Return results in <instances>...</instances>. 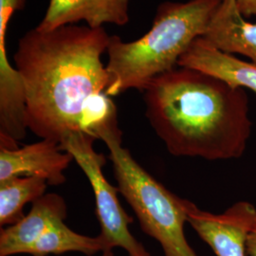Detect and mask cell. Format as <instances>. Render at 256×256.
I'll return each instance as SVG.
<instances>
[{
	"instance_id": "6da1fadb",
	"label": "cell",
	"mask_w": 256,
	"mask_h": 256,
	"mask_svg": "<svg viewBox=\"0 0 256 256\" xmlns=\"http://www.w3.org/2000/svg\"><path fill=\"white\" fill-rule=\"evenodd\" d=\"M110 41L104 28L77 25L36 28L19 40L14 64L25 88L28 130L59 144L74 135L100 140L119 130L102 62Z\"/></svg>"
},
{
	"instance_id": "7a4b0ae2",
	"label": "cell",
	"mask_w": 256,
	"mask_h": 256,
	"mask_svg": "<svg viewBox=\"0 0 256 256\" xmlns=\"http://www.w3.org/2000/svg\"><path fill=\"white\" fill-rule=\"evenodd\" d=\"M142 93L146 116L171 155L214 162L244 154L252 126L244 88L178 66L156 76Z\"/></svg>"
},
{
	"instance_id": "3957f363",
	"label": "cell",
	"mask_w": 256,
	"mask_h": 256,
	"mask_svg": "<svg viewBox=\"0 0 256 256\" xmlns=\"http://www.w3.org/2000/svg\"><path fill=\"white\" fill-rule=\"evenodd\" d=\"M222 2H164L158 7L152 27L144 36L132 42L110 36L106 94L113 97L132 88L144 92L156 76L174 70L192 42L204 36Z\"/></svg>"
},
{
	"instance_id": "277c9868",
	"label": "cell",
	"mask_w": 256,
	"mask_h": 256,
	"mask_svg": "<svg viewBox=\"0 0 256 256\" xmlns=\"http://www.w3.org/2000/svg\"><path fill=\"white\" fill-rule=\"evenodd\" d=\"M110 151L118 190L137 216L144 234L154 238L164 256H198L189 245L184 225L192 202L166 189L122 146L120 130L101 136Z\"/></svg>"
},
{
	"instance_id": "5b68a950",
	"label": "cell",
	"mask_w": 256,
	"mask_h": 256,
	"mask_svg": "<svg viewBox=\"0 0 256 256\" xmlns=\"http://www.w3.org/2000/svg\"><path fill=\"white\" fill-rule=\"evenodd\" d=\"M96 140L86 135H74L60 144V148L74 156L92 185L95 196L96 216L102 238L108 250L124 248L129 256H151L129 230L133 218L124 210L118 198V188L112 186L102 173L106 156L95 151Z\"/></svg>"
},
{
	"instance_id": "8992f818",
	"label": "cell",
	"mask_w": 256,
	"mask_h": 256,
	"mask_svg": "<svg viewBox=\"0 0 256 256\" xmlns=\"http://www.w3.org/2000/svg\"><path fill=\"white\" fill-rule=\"evenodd\" d=\"M256 221V208L248 202H236L218 214L194 203L188 214V223L216 256H248V238Z\"/></svg>"
},
{
	"instance_id": "52a82bcc",
	"label": "cell",
	"mask_w": 256,
	"mask_h": 256,
	"mask_svg": "<svg viewBox=\"0 0 256 256\" xmlns=\"http://www.w3.org/2000/svg\"><path fill=\"white\" fill-rule=\"evenodd\" d=\"M72 160V154L50 140L16 149L0 147V182L14 176H37L48 185H61L66 182L64 171Z\"/></svg>"
},
{
	"instance_id": "ba28073f",
	"label": "cell",
	"mask_w": 256,
	"mask_h": 256,
	"mask_svg": "<svg viewBox=\"0 0 256 256\" xmlns=\"http://www.w3.org/2000/svg\"><path fill=\"white\" fill-rule=\"evenodd\" d=\"M26 0H0V128L18 133L27 126L26 97L18 70L10 64L7 54V28L16 10L23 9Z\"/></svg>"
},
{
	"instance_id": "9c48e42d",
	"label": "cell",
	"mask_w": 256,
	"mask_h": 256,
	"mask_svg": "<svg viewBox=\"0 0 256 256\" xmlns=\"http://www.w3.org/2000/svg\"><path fill=\"white\" fill-rule=\"evenodd\" d=\"M130 0H50L37 28L43 32L84 21L92 28L104 24L124 26L129 22Z\"/></svg>"
},
{
	"instance_id": "30bf717a",
	"label": "cell",
	"mask_w": 256,
	"mask_h": 256,
	"mask_svg": "<svg viewBox=\"0 0 256 256\" xmlns=\"http://www.w3.org/2000/svg\"><path fill=\"white\" fill-rule=\"evenodd\" d=\"M66 204L57 194H48L32 203L27 216L0 230V256L27 254L28 250L48 230L64 222Z\"/></svg>"
},
{
	"instance_id": "8fae6325",
	"label": "cell",
	"mask_w": 256,
	"mask_h": 256,
	"mask_svg": "<svg viewBox=\"0 0 256 256\" xmlns=\"http://www.w3.org/2000/svg\"><path fill=\"white\" fill-rule=\"evenodd\" d=\"M178 66L210 74L236 88L256 92V66L223 52L204 38L196 39L183 54Z\"/></svg>"
},
{
	"instance_id": "7c38bea8",
	"label": "cell",
	"mask_w": 256,
	"mask_h": 256,
	"mask_svg": "<svg viewBox=\"0 0 256 256\" xmlns=\"http://www.w3.org/2000/svg\"><path fill=\"white\" fill-rule=\"evenodd\" d=\"M202 38L223 52L247 56L256 66V24L245 20L236 0H223Z\"/></svg>"
},
{
	"instance_id": "4fadbf2b",
	"label": "cell",
	"mask_w": 256,
	"mask_h": 256,
	"mask_svg": "<svg viewBox=\"0 0 256 256\" xmlns=\"http://www.w3.org/2000/svg\"><path fill=\"white\" fill-rule=\"evenodd\" d=\"M48 184L37 176H14L0 182V225H14L23 220L24 206L45 194Z\"/></svg>"
},
{
	"instance_id": "5bb4252c",
	"label": "cell",
	"mask_w": 256,
	"mask_h": 256,
	"mask_svg": "<svg viewBox=\"0 0 256 256\" xmlns=\"http://www.w3.org/2000/svg\"><path fill=\"white\" fill-rule=\"evenodd\" d=\"M106 250H108L101 236L96 238L84 236L68 228L64 222H61L39 238L28 250L27 254L46 256L76 252L92 256Z\"/></svg>"
},
{
	"instance_id": "9a60e30c",
	"label": "cell",
	"mask_w": 256,
	"mask_h": 256,
	"mask_svg": "<svg viewBox=\"0 0 256 256\" xmlns=\"http://www.w3.org/2000/svg\"><path fill=\"white\" fill-rule=\"evenodd\" d=\"M236 3L244 18L256 16V0H236Z\"/></svg>"
},
{
	"instance_id": "2e32d148",
	"label": "cell",
	"mask_w": 256,
	"mask_h": 256,
	"mask_svg": "<svg viewBox=\"0 0 256 256\" xmlns=\"http://www.w3.org/2000/svg\"><path fill=\"white\" fill-rule=\"evenodd\" d=\"M247 254L248 256H256V221L248 238Z\"/></svg>"
},
{
	"instance_id": "e0dca14e",
	"label": "cell",
	"mask_w": 256,
	"mask_h": 256,
	"mask_svg": "<svg viewBox=\"0 0 256 256\" xmlns=\"http://www.w3.org/2000/svg\"><path fill=\"white\" fill-rule=\"evenodd\" d=\"M100 256H114V254L112 252V250H106V252H104Z\"/></svg>"
}]
</instances>
